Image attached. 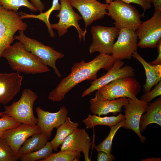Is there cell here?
I'll use <instances>...</instances> for the list:
<instances>
[{"mask_svg": "<svg viewBox=\"0 0 161 161\" xmlns=\"http://www.w3.org/2000/svg\"><path fill=\"white\" fill-rule=\"evenodd\" d=\"M146 113L142 115L140 124V132H143L147 126L152 123H156L161 126V97L152 103H149Z\"/></svg>", "mask_w": 161, "mask_h": 161, "instance_id": "cell-21", "label": "cell"}, {"mask_svg": "<svg viewBox=\"0 0 161 161\" xmlns=\"http://www.w3.org/2000/svg\"><path fill=\"white\" fill-rule=\"evenodd\" d=\"M21 124L4 114L0 118V136L5 131L18 126Z\"/></svg>", "mask_w": 161, "mask_h": 161, "instance_id": "cell-31", "label": "cell"}, {"mask_svg": "<svg viewBox=\"0 0 161 161\" xmlns=\"http://www.w3.org/2000/svg\"><path fill=\"white\" fill-rule=\"evenodd\" d=\"M148 2L150 3H151V0H146Z\"/></svg>", "mask_w": 161, "mask_h": 161, "instance_id": "cell-41", "label": "cell"}, {"mask_svg": "<svg viewBox=\"0 0 161 161\" xmlns=\"http://www.w3.org/2000/svg\"><path fill=\"white\" fill-rule=\"evenodd\" d=\"M0 4L5 9L16 13L21 7H26L32 12L38 11L28 0H0Z\"/></svg>", "mask_w": 161, "mask_h": 161, "instance_id": "cell-29", "label": "cell"}, {"mask_svg": "<svg viewBox=\"0 0 161 161\" xmlns=\"http://www.w3.org/2000/svg\"><path fill=\"white\" fill-rule=\"evenodd\" d=\"M161 159L159 158L153 157L149 158L143 159L142 161H161Z\"/></svg>", "mask_w": 161, "mask_h": 161, "instance_id": "cell-38", "label": "cell"}, {"mask_svg": "<svg viewBox=\"0 0 161 161\" xmlns=\"http://www.w3.org/2000/svg\"><path fill=\"white\" fill-rule=\"evenodd\" d=\"M30 2L36 8L38 11L42 13L44 9V4L41 0H30Z\"/></svg>", "mask_w": 161, "mask_h": 161, "instance_id": "cell-36", "label": "cell"}, {"mask_svg": "<svg viewBox=\"0 0 161 161\" xmlns=\"http://www.w3.org/2000/svg\"><path fill=\"white\" fill-rule=\"evenodd\" d=\"M115 157L112 154L103 151H98L97 159V161H112Z\"/></svg>", "mask_w": 161, "mask_h": 161, "instance_id": "cell-34", "label": "cell"}, {"mask_svg": "<svg viewBox=\"0 0 161 161\" xmlns=\"http://www.w3.org/2000/svg\"><path fill=\"white\" fill-rule=\"evenodd\" d=\"M23 76L16 72L0 73V103L11 101L21 89Z\"/></svg>", "mask_w": 161, "mask_h": 161, "instance_id": "cell-19", "label": "cell"}, {"mask_svg": "<svg viewBox=\"0 0 161 161\" xmlns=\"http://www.w3.org/2000/svg\"><path fill=\"white\" fill-rule=\"evenodd\" d=\"M123 2L128 4L133 3L140 5L145 12L146 10L151 8V3L146 0H121Z\"/></svg>", "mask_w": 161, "mask_h": 161, "instance_id": "cell-33", "label": "cell"}, {"mask_svg": "<svg viewBox=\"0 0 161 161\" xmlns=\"http://www.w3.org/2000/svg\"><path fill=\"white\" fill-rule=\"evenodd\" d=\"M18 160L5 140L0 137V161H16Z\"/></svg>", "mask_w": 161, "mask_h": 161, "instance_id": "cell-30", "label": "cell"}, {"mask_svg": "<svg viewBox=\"0 0 161 161\" xmlns=\"http://www.w3.org/2000/svg\"><path fill=\"white\" fill-rule=\"evenodd\" d=\"M4 114V111L3 112H0V117H1Z\"/></svg>", "mask_w": 161, "mask_h": 161, "instance_id": "cell-40", "label": "cell"}, {"mask_svg": "<svg viewBox=\"0 0 161 161\" xmlns=\"http://www.w3.org/2000/svg\"><path fill=\"white\" fill-rule=\"evenodd\" d=\"M40 132L37 125L21 123L18 126L5 131L0 137L5 140L17 157L18 150L26 140L33 134Z\"/></svg>", "mask_w": 161, "mask_h": 161, "instance_id": "cell-15", "label": "cell"}, {"mask_svg": "<svg viewBox=\"0 0 161 161\" xmlns=\"http://www.w3.org/2000/svg\"><path fill=\"white\" fill-rule=\"evenodd\" d=\"M128 99V103L124 106L125 121L122 127L134 131L139 137L141 142L143 143L146 138L141 134L140 124L141 116L145 112L148 103L138 99Z\"/></svg>", "mask_w": 161, "mask_h": 161, "instance_id": "cell-13", "label": "cell"}, {"mask_svg": "<svg viewBox=\"0 0 161 161\" xmlns=\"http://www.w3.org/2000/svg\"><path fill=\"white\" fill-rule=\"evenodd\" d=\"M125 119L120 121L116 125L110 127V132L105 139L97 145H94V148L98 152L103 151L111 154L113 138L117 130L122 127L125 123Z\"/></svg>", "mask_w": 161, "mask_h": 161, "instance_id": "cell-26", "label": "cell"}, {"mask_svg": "<svg viewBox=\"0 0 161 161\" xmlns=\"http://www.w3.org/2000/svg\"><path fill=\"white\" fill-rule=\"evenodd\" d=\"M53 148L50 142H47L45 145L41 149L23 155L19 158L21 161H35L45 158L52 153Z\"/></svg>", "mask_w": 161, "mask_h": 161, "instance_id": "cell-27", "label": "cell"}, {"mask_svg": "<svg viewBox=\"0 0 161 161\" xmlns=\"http://www.w3.org/2000/svg\"><path fill=\"white\" fill-rule=\"evenodd\" d=\"M125 119V115L120 113L117 116L105 117L89 114L87 117L83 120V122L86 126V128L88 129L97 125L106 126L111 127Z\"/></svg>", "mask_w": 161, "mask_h": 161, "instance_id": "cell-24", "label": "cell"}, {"mask_svg": "<svg viewBox=\"0 0 161 161\" xmlns=\"http://www.w3.org/2000/svg\"><path fill=\"white\" fill-rule=\"evenodd\" d=\"M60 1L61 9L56 15L59 18V21L56 23L50 24L51 28L57 30L61 37L68 32L69 28L73 26L78 32L80 41L83 38L84 40L87 31L83 30L78 23L82 17L74 11L69 0H60Z\"/></svg>", "mask_w": 161, "mask_h": 161, "instance_id": "cell-9", "label": "cell"}, {"mask_svg": "<svg viewBox=\"0 0 161 161\" xmlns=\"http://www.w3.org/2000/svg\"><path fill=\"white\" fill-rule=\"evenodd\" d=\"M37 98V94L30 89H25L18 101L4 106V114L21 123L36 125L38 118L34 115L33 107Z\"/></svg>", "mask_w": 161, "mask_h": 161, "instance_id": "cell-3", "label": "cell"}, {"mask_svg": "<svg viewBox=\"0 0 161 161\" xmlns=\"http://www.w3.org/2000/svg\"><path fill=\"white\" fill-rule=\"evenodd\" d=\"M141 88L140 82L133 77H126L113 81L97 90L104 97L109 100L122 97L137 100L136 96Z\"/></svg>", "mask_w": 161, "mask_h": 161, "instance_id": "cell-7", "label": "cell"}, {"mask_svg": "<svg viewBox=\"0 0 161 161\" xmlns=\"http://www.w3.org/2000/svg\"><path fill=\"white\" fill-rule=\"evenodd\" d=\"M38 116L37 125L41 132L46 135L49 139L54 128H58L64 123L68 114L66 107L63 106L55 112L45 111L40 107L36 108Z\"/></svg>", "mask_w": 161, "mask_h": 161, "instance_id": "cell-16", "label": "cell"}, {"mask_svg": "<svg viewBox=\"0 0 161 161\" xmlns=\"http://www.w3.org/2000/svg\"><path fill=\"white\" fill-rule=\"evenodd\" d=\"M154 88L149 91L144 93L141 97L140 100L148 103L156 97L161 95V81H159Z\"/></svg>", "mask_w": 161, "mask_h": 161, "instance_id": "cell-32", "label": "cell"}, {"mask_svg": "<svg viewBox=\"0 0 161 161\" xmlns=\"http://www.w3.org/2000/svg\"><path fill=\"white\" fill-rule=\"evenodd\" d=\"M80 155L77 152L70 150L60 151L57 153H52L47 157L41 161H78Z\"/></svg>", "mask_w": 161, "mask_h": 161, "instance_id": "cell-28", "label": "cell"}, {"mask_svg": "<svg viewBox=\"0 0 161 161\" xmlns=\"http://www.w3.org/2000/svg\"><path fill=\"white\" fill-rule=\"evenodd\" d=\"M49 138L45 134L40 132L32 135L27 138L19 148L17 157L37 151L44 147Z\"/></svg>", "mask_w": 161, "mask_h": 161, "instance_id": "cell-22", "label": "cell"}, {"mask_svg": "<svg viewBox=\"0 0 161 161\" xmlns=\"http://www.w3.org/2000/svg\"><path fill=\"white\" fill-rule=\"evenodd\" d=\"M154 9V12L161 13V0H151Z\"/></svg>", "mask_w": 161, "mask_h": 161, "instance_id": "cell-37", "label": "cell"}, {"mask_svg": "<svg viewBox=\"0 0 161 161\" xmlns=\"http://www.w3.org/2000/svg\"><path fill=\"white\" fill-rule=\"evenodd\" d=\"M88 134L85 129L77 128L64 140L61 151L70 150L84 154L85 161H90L89 153L92 144Z\"/></svg>", "mask_w": 161, "mask_h": 161, "instance_id": "cell-17", "label": "cell"}, {"mask_svg": "<svg viewBox=\"0 0 161 161\" xmlns=\"http://www.w3.org/2000/svg\"><path fill=\"white\" fill-rule=\"evenodd\" d=\"M137 39L135 31L124 28L120 29L111 55L116 60L130 59L138 47Z\"/></svg>", "mask_w": 161, "mask_h": 161, "instance_id": "cell-12", "label": "cell"}, {"mask_svg": "<svg viewBox=\"0 0 161 161\" xmlns=\"http://www.w3.org/2000/svg\"><path fill=\"white\" fill-rule=\"evenodd\" d=\"M116 60L112 55L99 54L89 62L82 60L74 64L71 73L49 93L48 99L54 102L61 101L66 94L78 84L86 80H96L100 70L104 69L109 70Z\"/></svg>", "mask_w": 161, "mask_h": 161, "instance_id": "cell-1", "label": "cell"}, {"mask_svg": "<svg viewBox=\"0 0 161 161\" xmlns=\"http://www.w3.org/2000/svg\"><path fill=\"white\" fill-rule=\"evenodd\" d=\"M132 57L139 61L144 68L146 78L143 91L144 93L148 92L161 80V64H150L137 51L134 53Z\"/></svg>", "mask_w": 161, "mask_h": 161, "instance_id": "cell-20", "label": "cell"}, {"mask_svg": "<svg viewBox=\"0 0 161 161\" xmlns=\"http://www.w3.org/2000/svg\"><path fill=\"white\" fill-rule=\"evenodd\" d=\"M90 109L92 114L98 116L106 115L109 113L114 114L121 111L123 106L128 103V99L122 97L114 100H109L103 97L98 90L95 97L89 100Z\"/></svg>", "mask_w": 161, "mask_h": 161, "instance_id": "cell-18", "label": "cell"}, {"mask_svg": "<svg viewBox=\"0 0 161 161\" xmlns=\"http://www.w3.org/2000/svg\"><path fill=\"white\" fill-rule=\"evenodd\" d=\"M78 123L72 121L70 117H66L64 123L57 128L54 137L50 142L54 151H57L65 139L78 128Z\"/></svg>", "mask_w": 161, "mask_h": 161, "instance_id": "cell-23", "label": "cell"}, {"mask_svg": "<svg viewBox=\"0 0 161 161\" xmlns=\"http://www.w3.org/2000/svg\"><path fill=\"white\" fill-rule=\"evenodd\" d=\"M106 3L107 4H109L112 1V0H105Z\"/></svg>", "mask_w": 161, "mask_h": 161, "instance_id": "cell-39", "label": "cell"}, {"mask_svg": "<svg viewBox=\"0 0 161 161\" xmlns=\"http://www.w3.org/2000/svg\"><path fill=\"white\" fill-rule=\"evenodd\" d=\"M59 0H52L51 7L44 13H41L38 15H36L23 13L22 17L23 19L29 18H37L42 21L46 25L50 36L51 37H53L55 34L51 27L49 19L50 14L53 11L60 10L61 6L60 4L59 3Z\"/></svg>", "mask_w": 161, "mask_h": 161, "instance_id": "cell-25", "label": "cell"}, {"mask_svg": "<svg viewBox=\"0 0 161 161\" xmlns=\"http://www.w3.org/2000/svg\"><path fill=\"white\" fill-rule=\"evenodd\" d=\"M2 57L16 72L26 74H35L50 71L48 66L31 52L27 51L18 41L11 45L3 52Z\"/></svg>", "mask_w": 161, "mask_h": 161, "instance_id": "cell-2", "label": "cell"}, {"mask_svg": "<svg viewBox=\"0 0 161 161\" xmlns=\"http://www.w3.org/2000/svg\"><path fill=\"white\" fill-rule=\"evenodd\" d=\"M71 5L78 10L83 19L85 29L94 21L107 15L106 8L108 4L96 0H69Z\"/></svg>", "mask_w": 161, "mask_h": 161, "instance_id": "cell-14", "label": "cell"}, {"mask_svg": "<svg viewBox=\"0 0 161 161\" xmlns=\"http://www.w3.org/2000/svg\"><path fill=\"white\" fill-rule=\"evenodd\" d=\"M124 63L121 60H117L112 68L104 75L90 83L91 85L83 92L81 96L84 97L102 86L118 79L126 77H134V69L131 66H124Z\"/></svg>", "mask_w": 161, "mask_h": 161, "instance_id": "cell-11", "label": "cell"}, {"mask_svg": "<svg viewBox=\"0 0 161 161\" xmlns=\"http://www.w3.org/2000/svg\"><path fill=\"white\" fill-rule=\"evenodd\" d=\"M19 13L7 10L0 4V60L4 50L13 42L18 31H25L27 24Z\"/></svg>", "mask_w": 161, "mask_h": 161, "instance_id": "cell-5", "label": "cell"}, {"mask_svg": "<svg viewBox=\"0 0 161 161\" xmlns=\"http://www.w3.org/2000/svg\"><path fill=\"white\" fill-rule=\"evenodd\" d=\"M135 32L140 48H156L161 39V13L154 12L149 19L142 22Z\"/></svg>", "mask_w": 161, "mask_h": 161, "instance_id": "cell-8", "label": "cell"}, {"mask_svg": "<svg viewBox=\"0 0 161 161\" xmlns=\"http://www.w3.org/2000/svg\"><path fill=\"white\" fill-rule=\"evenodd\" d=\"M19 32L18 35L14 36L15 40L21 42L27 51L40 58L44 64L53 69L58 77H61V75L56 66L55 63L58 59L63 58L64 55L51 47L27 36L24 31L20 30Z\"/></svg>", "mask_w": 161, "mask_h": 161, "instance_id": "cell-6", "label": "cell"}, {"mask_svg": "<svg viewBox=\"0 0 161 161\" xmlns=\"http://www.w3.org/2000/svg\"><path fill=\"white\" fill-rule=\"evenodd\" d=\"M119 32V29L115 26H92L91 29L92 42L89 47V53L98 52L100 54H112Z\"/></svg>", "mask_w": 161, "mask_h": 161, "instance_id": "cell-10", "label": "cell"}, {"mask_svg": "<svg viewBox=\"0 0 161 161\" xmlns=\"http://www.w3.org/2000/svg\"><path fill=\"white\" fill-rule=\"evenodd\" d=\"M156 47L158 53V56L154 61L149 63L151 65L161 64V39L158 42Z\"/></svg>", "mask_w": 161, "mask_h": 161, "instance_id": "cell-35", "label": "cell"}, {"mask_svg": "<svg viewBox=\"0 0 161 161\" xmlns=\"http://www.w3.org/2000/svg\"><path fill=\"white\" fill-rule=\"evenodd\" d=\"M107 15L114 21L115 27L118 29L126 28L135 31L142 22L141 16L135 7L121 0H114L108 4Z\"/></svg>", "mask_w": 161, "mask_h": 161, "instance_id": "cell-4", "label": "cell"}]
</instances>
